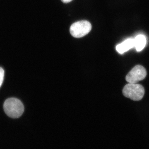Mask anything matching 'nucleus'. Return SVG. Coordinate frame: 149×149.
I'll use <instances>...</instances> for the list:
<instances>
[{"label": "nucleus", "mask_w": 149, "mask_h": 149, "mask_svg": "<svg viewBox=\"0 0 149 149\" xmlns=\"http://www.w3.org/2000/svg\"><path fill=\"white\" fill-rule=\"evenodd\" d=\"M123 93L126 97L134 101H139L143 97L145 89L140 84L129 83L123 88Z\"/></svg>", "instance_id": "2"}, {"label": "nucleus", "mask_w": 149, "mask_h": 149, "mask_svg": "<svg viewBox=\"0 0 149 149\" xmlns=\"http://www.w3.org/2000/svg\"><path fill=\"white\" fill-rule=\"evenodd\" d=\"M4 75V70L1 67H0V88L3 84Z\"/></svg>", "instance_id": "7"}, {"label": "nucleus", "mask_w": 149, "mask_h": 149, "mask_svg": "<svg viewBox=\"0 0 149 149\" xmlns=\"http://www.w3.org/2000/svg\"><path fill=\"white\" fill-rule=\"evenodd\" d=\"M147 75L146 69L142 65H137L126 75L125 79L128 83H136L145 79Z\"/></svg>", "instance_id": "4"}, {"label": "nucleus", "mask_w": 149, "mask_h": 149, "mask_svg": "<svg viewBox=\"0 0 149 149\" xmlns=\"http://www.w3.org/2000/svg\"><path fill=\"white\" fill-rule=\"evenodd\" d=\"M134 47V39L129 38L117 45L116 47V50L119 54H123Z\"/></svg>", "instance_id": "5"}, {"label": "nucleus", "mask_w": 149, "mask_h": 149, "mask_svg": "<svg viewBox=\"0 0 149 149\" xmlns=\"http://www.w3.org/2000/svg\"><path fill=\"white\" fill-rule=\"evenodd\" d=\"M6 114L12 118H18L24 111V107L22 102L15 98H10L6 100L3 104Z\"/></svg>", "instance_id": "1"}, {"label": "nucleus", "mask_w": 149, "mask_h": 149, "mask_svg": "<svg viewBox=\"0 0 149 149\" xmlns=\"http://www.w3.org/2000/svg\"><path fill=\"white\" fill-rule=\"evenodd\" d=\"M134 47L137 52H141L143 49L146 44V39L143 35H140L134 39Z\"/></svg>", "instance_id": "6"}, {"label": "nucleus", "mask_w": 149, "mask_h": 149, "mask_svg": "<svg viewBox=\"0 0 149 149\" xmlns=\"http://www.w3.org/2000/svg\"><path fill=\"white\" fill-rule=\"evenodd\" d=\"M92 29V25L90 22L86 20L74 22L70 27V31L72 37L81 38L88 34Z\"/></svg>", "instance_id": "3"}, {"label": "nucleus", "mask_w": 149, "mask_h": 149, "mask_svg": "<svg viewBox=\"0 0 149 149\" xmlns=\"http://www.w3.org/2000/svg\"><path fill=\"white\" fill-rule=\"evenodd\" d=\"M63 3H69L72 0H61Z\"/></svg>", "instance_id": "8"}]
</instances>
